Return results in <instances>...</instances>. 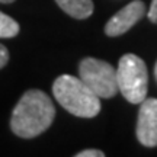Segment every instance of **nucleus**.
Returning a JSON list of instances; mask_svg holds the SVG:
<instances>
[{"label":"nucleus","mask_w":157,"mask_h":157,"mask_svg":"<svg viewBox=\"0 0 157 157\" xmlns=\"http://www.w3.org/2000/svg\"><path fill=\"white\" fill-rule=\"evenodd\" d=\"M54 117L50 98L41 90H28L12 112L10 128L21 138H34L50 128Z\"/></svg>","instance_id":"f257e3e1"},{"label":"nucleus","mask_w":157,"mask_h":157,"mask_svg":"<svg viewBox=\"0 0 157 157\" xmlns=\"http://www.w3.org/2000/svg\"><path fill=\"white\" fill-rule=\"evenodd\" d=\"M52 93L57 102L74 117L93 118L101 112V98L78 77L70 74L57 77L52 84Z\"/></svg>","instance_id":"f03ea898"},{"label":"nucleus","mask_w":157,"mask_h":157,"mask_svg":"<svg viewBox=\"0 0 157 157\" xmlns=\"http://www.w3.org/2000/svg\"><path fill=\"white\" fill-rule=\"evenodd\" d=\"M118 92L129 103H141L148 90V73L146 63L134 54H125L119 58L117 68Z\"/></svg>","instance_id":"7ed1b4c3"},{"label":"nucleus","mask_w":157,"mask_h":157,"mask_svg":"<svg viewBox=\"0 0 157 157\" xmlns=\"http://www.w3.org/2000/svg\"><path fill=\"white\" fill-rule=\"evenodd\" d=\"M78 76L96 96L109 99L118 93L117 70L106 61L98 58H83L78 66Z\"/></svg>","instance_id":"20e7f679"},{"label":"nucleus","mask_w":157,"mask_h":157,"mask_svg":"<svg viewBox=\"0 0 157 157\" xmlns=\"http://www.w3.org/2000/svg\"><path fill=\"white\" fill-rule=\"evenodd\" d=\"M135 134L143 146H157V99L148 98L141 102Z\"/></svg>","instance_id":"39448f33"},{"label":"nucleus","mask_w":157,"mask_h":157,"mask_svg":"<svg viewBox=\"0 0 157 157\" xmlns=\"http://www.w3.org/2000/svg\"><path fill=\"white\" fill-rule=\"evenodd\" d=\"M144 15H146V5L141 0H134L108 21L105 25V34L108 36H119L125 34Z\"/></svg>","instance_id":"423d86ee"},{"label":"nucleus","mask_w":157,"mask_h":157,"mask_svg":"<svg viewBox=\"0 0 157 157\" xmlns=\"http://www.w3.org/2000/svg\"><path fill=\"white\" fill-rule=\"evenodd\" d=\"M67 15L76 19H86L93 13V2L92 0H56Z\"/></svg>","instance_id":"0eeeda50"},{"label":"nucleus","mask_w":157,"mask_h":157,"mask_svg":"<svg viewBox=\"0 0 157 157\" xmlns=\"http://www.w3.org/2000/svg\"><path fill=\"white\" fill-rule=\"evenodd\" d=\"M19 32V25L15 19L0 12V38H13Z\"/></svg>","instance_id":"6e6552de"},{"label":"nucleus","mask_w":157,"mask_h":157,"mask_svg":"<svg viewBox=\"0 0 157 157\" xmlns=\"http://www.w3.org/2000/svg\"><path fill=\"white\" fill-rule=\"evenodd\" d=\"M105 153L101 150H83V151H78L76 154V157H103Z\"/></svg>","instance_id":"1a4fd4ad"},{"label":"nucleus","mask_w":157,"mask_h":157,"mask_svg":"<svg viewBox=\"0 0 157 157\" xmlns=\"http://www.w3.org/2000/svg\"><path fill=\"white\" fill-rule=\"evenodd\" d=\"M9 61V51L5 45L0 44V68H3Z\"/></svg>","instance_id":"9d476101"},{"label":"nucleus","mask_w":157,"mask_h":157,"mask_svg":"<svg viewBox=\"0 0 157 157\" xmlns=\"http://www.w3.org/2000/svg\"><path fill=\"white\" fill-rule=\"evenodd\" d=\"M148 19L153 23H157V0H153L151 2L150 10H148Z\"/></svg>","instance_id":"9b49d317"},{"label":"nucleus","mask_w":157,"mask_h":157,"mask_svg":"<svg viewBox=\"0 0 157 157\" xmlns=\"http://www.w3.org/2000/svg\"><path fill=\"white\" fill-rule=\"evenodd\" d=\"M12 2H15V0H0V3H12Z\"/></svg>","instance_id":"f8f14e48"},{"label":"nucleus","mask_w":157,"mask_h":157,"mask_svg":"<svg viewBox=\"0 0 157 157\" xmlns=\"http://www.w3.org/2000/svg\"><path fill=\"white\" fill-rule=\"evenodd\" d=\"M154 76H156V80H157V63H156V66H154Z\"/></svg>","instance_id":"ddd939ff"}]
</instances>
